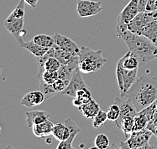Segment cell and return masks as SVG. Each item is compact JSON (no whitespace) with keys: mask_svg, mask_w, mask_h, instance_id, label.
Masks as SVG:
<instances>
[{"mask_svg":"<svg viewBox=\"0 0 157 149\" xmlns=\"http://www.w3.org/2000/svg\"><path fill=\"white\" fill-rule=\"evenodd\" d=\"M125 96L132 102L137 112L148 107L157 100V77L137 78Z\"/></svg>","mask_w":157,"mask_h":149,"instance_id":"cell-1","label":"cell"},{"mask_svg":"<svg viewBox=\"0 0 157 149\" xmlns=\"http://www.w3.org/2000/svg\"><path fill=\"white\" fill-rule=\"evenodd\" d=\"M117 36L125 42L129 51L139 59L141 64H146L157 58V46L145 35L134 33L127 29L117 32Z\"/></svg>","mask_w":157,"mask_h":149,"instance_id":"cell-2","label":"cell"},{"mask_svg":"<svg viewBox=\"0 0 157 149\" xmlns=\"http://www.w3.org/2000/svg\"><path fill=\"white\" fill-rule=\"evenodd\" d=\"M25 6L26 2L24 0H20L15 9L9 14V16L5 19L4 27L11 35L18 42L19 46L24 48L25 42L23 40V35L26 34L24 27V17H25Z\"/></svg>","mask_w":157,"mask_h":149,"instance_id":"cell-3","label":"cell"},{"mask_svg":"<svg viewBox=\"0 0 157 149\" xmlns=\"http://www.w3.org/2000/svg\"><path fill=\"white\" fill-rule=\"evenodd\" d=\"M107 59L102 56V50H93L87 46L80 47L79 69L82 73L96 72L104 66Z\"/></svg>","mask_w":157,"mask_h":149,"instance_id":"cell-4","label":"cell"},{"mask_svg":"<svg viewBox=\"0 0 157 149\" xmlns=\"http://www.w3.org/2000/svg\"><path fill=\"white\" fill-rule=\"evenodd\" d=\"M138 68L127 69L123 66V57L117 61L116 64V78L120 90V96H125L128 90L131 88L133 83L137 79Z\"/></svg>","mask_w":157,"mask_h":149,"instance_id":"cell-5","label":"cell"},{"mask_svg":"<svg viewBox=\"0 0 157 149\" xmlns=\"http://www.w3.org/2000/svg\"><path fill=\"white\" fill-rule=\"evenodd\" d=\"M153 133L147 128L141 129V130H135L128 136L126 141H121L119 145L120 148L123 149H148L153 148L149 141Z\"/></svg>","mask_w":157,"mask_h":149,"instance_id":"cell-6","label":"cell"},{"mask_svg":"<svg viewBox=\"0 0 157 149\" xmlns=\"http://www.w3.org/2000/svg\"><path fill=\"white\" fill-rule=\"evenodd\" d=\"M138 2L139 0H130L128 4L120 12L119 16L117 18V25H116L117 32H121L128 29L127 26L128 23L139 13Z\"/></svg>","mask_w":157,"mask_h":149,"instance_id":"cell-7","label":"cell"},{"mask_svg":"<svg viewBox=\"0 0 157 149\" xmlns=\"http://www.w3.org/2000/svg\"><path fill=\"white\" fill-rule=\"evenodd\" d=\"M156 18L157 11H153V12H147V11L140 12L128 23V29L134 33L141 34L143 30L146 28V26H148Z\"/></svg>","mask_w":157,"mask_h":149,"instance_id":"cell-8","label":"cell"},{"mask_svg":"<svg viewBox=\"0 0 157 149\" xmlns=\"http://www.w3.org/2000/svg\"><path fill=\"white\" fill-rule=\"evenodd\" d=\"M76 10L80 17L94 16L102 10V2L92 0H78Z\"/></svg>","mask_w":157,"mask_h":149,"instance_id":"cell-9","label":"cell"},{"mask_svg":"<svg viewBox=\"0 0 157 149\" xmlns=\"http://www.w3.org/2000/svg\"><path fill=\"white\" fill-rule=\"evenodd\" d=\"M81 73L82 72L80 71L79 68H77V69L74 71L73 75H72V77L69 81V84H68V86L66 87V89H65L61 94L68 95V96H70V97H75L76 93H77L80 89L87 88L86 83L83 80Z\"/></svg>","mask_w":157,"mask_h":149,"instance_id":"cell-10","label":"cell"},{"mask_svg":"<svg viewBox=\"0 0 157 149\" xmlns=\"http://www.w3.org/2000/svg\"><path fill=\"white\" fill-rule=\"evenodd\" d=\"M45 100H46V97H45V94L41 90L31 91V92L26 93L22 97V99L20 100V104L27 108H33L42 104Z\"/></svg>","mask_w":157,"mask_h":149,"instance_id":"cell-11","label":"cell"},{"mask_svg":"<svg viewBox=\"0 0 157 149\" xmlns=\"http://www.w3.org/2000/svg\"><path fill=\"white\" fill-rule=\"evenodd\" d=\"M53 37H54L55 44L58 47H60L61 49H63V50L67 51V52H70V53H73V54L79 55L80 48L78 47V45L76 44L72 39L68 38L67 36L62 35V34H59V33L54 34V36H53Z\"/></svg>","mask_w":157,"mask_h":149,"instance_id":"cell-12","label":"cell"},{"mask_svg":"<svg viewBox=\"0 0 157 149\" xmlns=\"http://www.w3.org/2000/svg\"><path fill=\"white\" fill-rule=\"evenodd\" d=\"M115 102L118 104L120 108V115L117 120H120L122 118L127 116H135L137 113L136 108L134 107L132 102L126 96H120L115 99ZM115 122V121H114Z\"/></svg>","mask_w":157,"mask_h":149,"instance_id":"cell-13","label":"cell"},{"mask_svg":"<svg viewBox=\"0 0 157 149\" xmlns=\"http://www.w3.org/2000/svg\"><path fill=\"white\" fill-rule=\"evenodd\" d=\"M64 123L66 124L70 129V136L67 140L60 141L56 148L57 149H73V145H72V143H73L74 138L80 132V128L72 119H66L64 121Z\"/></svg>","mask_w":157,"mask_h":149,"instance_id":"cell-14","label":"cell"},{"mask_svg":"<svg viewBox=\"0 0 157 149\" xmlns=\"http://www.w3.org/2000/svg\"><path fill=\"white\" fill-rule=\"evenodd\" d=\"M26 116V123L29 128H32L35 124H39L42 122L46 121L49 119L50 115L43 111V110H33V111H27L25 112Z\"/></svg>","mask_w":157,"mask_h":149,"instance_id":"cell-15","label":"cell"},{"mask_svg":"<svg viewBox=\"0 0 157 149\" xmlns=\"http://www.w3.org/2000/svg\"><path fill=\"white\" fill-rule=\"evenodd\" d=\"M53 127H54V123L50 120H46L42 123L35 124L31 128L33 131V134L39 138H43V137H47L49 135H52Z\"/></svg>","mask_w":157,"mask_h":149,"instance_id":"cell-16","label":"cell"},{"mask_svg":"<svg viewBox=\"0 0 157 149\" xmlns=\"http://www.w3.org/2000/svg\"><path fill=\"white\" fill-rule=\"evenodd\" d=\"M115 125L125 136H129L134 131V116H127L120 120H116Z\"/></svg>","mask_w":157,"mask_h":149,"instance_id":"cell-17","label":"cell"},{"mask_svg":"<svg viewBox=\"0 0 157 149\" xmlns=\"http://www.w3.org/2000/svg\"><path fill=\"white\" fill-rule=\"evenodd\" d=\"M78 110H80V111L82 112L84 117L93 118L99 111H100V106H99V104L94 99H91L90 101H88L85 104H83L81 107H79Z\"/></svg>","mask_w":157,"mask_h":149,"instance_id":"cell-18","label":"cell"},{"mask_svg":"<svg viewBox=\"0 0 157 149\" xmlns=\"http://www.w3.org/2000/svg\"><path fill=\"white\" fill-rule=\"evenodd\" d=\"M52 135L54 138L59 141H65L69 138L70 136V129L65 123H56L53 127Z\"/></svg>","mask_w":157,"mask_h":149,"instance_id":"cell-19","label":"cell"},{"mask_svg":"<svg viewBox=\"0 0 157 149\" xmlns=\"http://www.w3.org/2000/svg\"><path fill=\"white\" fill-rule=\"evenodd\" d=\"M39 68V72H38V79H39V83H46L52 85L57 79H58V72L57 71H49L45 70L44 68Z\"/></svg>","mask_w":157,"mask_h":149,"instance_id":"cell-20","label":"cell"},{"mask_svg":"<svg viewBox=\"0 0 157 149\" xmlns=\"http://www.w3.org/2000/svg\"><path fill=\"white\" fill-rule=\"evenodd\" d=\"M92 99L91 96V92L88 88H83L80 89L77 93H76V96L73 97V100H72V104H73L75 107H81L83 104H85L88 101H90Z\"/></svg>","mask_w":157,"mask_h":149,"instance_id":"cell-21","label":"cell"},{"mask_svg":"<svg viewBox=\"0 0 157 149\" xmlns=\"http://www.w3.org/2000/svg\"><path fill=\"white\" fill-rule=\"evenodd\" d=\"M24 48L26 50H28L30 53H32V54L35 57H37V58L38 57L44 56L47 53V51L49 50V48L43 47V46H41V45H38L33 40L29 41V42H25Z\"/></svg>","mask_w":157,"mask_h":149,"instance_id":"cell-22","label":"cell"},{"mask_svg":"<svg viewBox=\"0 0 157 149\" xmlns=\"http://www.w3.org/2000/svg\"><path fill=\"white\" fill-rule=\"evenodd\" d=\"M149 119L143 110L138 111L136 115L134 116V131L135 130H141L147 127Z\"/></svg>","mask_w":157,"mask_h":149,"instance_id":"cell-23","label":"cell"},{"mask_svg":"<svg viewBox=\"0 0 157 149\" xmlns=\"http://www.w3.org/2000/svg\"><path fill=\"white\" fill-rule=\"evenodd\" d=\"M36 44L41 45L43 47H47V48H51L53 45L55 44V40L54 37H52L50 35H47V34H37L33 37L32 39Z\"/></svg>","mask_w":157,"mask_h":149,"instance_id":"cell-24","label":"cell"},{"mask_svg":"<svg viewBox=\"0 0 157 149\" xmlns=\"http://www.w3.org/2000/svg\"><path fill=\"white\" fill-rule=\"evenodd\" d=\"M140 61L137 57L128 51L126 54L123 56V66L127 69H135V68H138L140 65Z\"/></svg>","mask_w":157,"mask_h":149,"instance_id":"cell-25","label":"cell"},{"mask_svg":"<svg viewBox=\"0 0 157 149\" xmlns=\"http://www.w3.org/2000/svg\"><path fill=\"white\" fill-rule=\"evenodd\" d=\"M110 141L108 136L103 134V133H100L98 134L94 139V146L97 149H106L109 147Z\"/></svg>","mask_w":157,"mask_h":149,"instance_id":"cell-26","label":"cell"},{"mask_svg":"<svg viewBox=\"0 0 157 149\" xmlns=\"http://www.w3.org/2000/svg\"><path fill=\"white\" fill-rule=\"evenodd\" d=\"M108 119V116H107V112L103 111L102 109H100V111H99L96 115H95L93 118H92V125L94 128H99L101 127L106 122V120Z\"/></svg>","mask_w":157,"mask_h":149,"instance_id":"cell-27","label":"cell"},{"mask_svg":"<svg viewBox=\"0 0 157 149\" xmlns=\"http://www.w3.org/2000/svg\"><path fill=\"white\" fill-rule=\"evenodd\" d=\"M120 115V108L116 102H114L112 105L109 106L108 110H107V116L108 119L111 121H116L118 117Z\"/></svg>","mask_w":157,"mask_h":149,"instance_id":"cell-28","label":"cell"},{"mask_svg":"<svg viewBox=\"0 0 157 149\" xmlns=\"http://www.w3.org/2000/svg\"><path fill=\"white\" fill-rule=\"evenodd\" d=\"M68 84H69V81L58 78L54 83L52 84V87H53V89H54V91L56 93H62L63 91L66 89Z\"/></svg>","mask_w":157,"mask_h":149,"instance_id":"cell-29","label":"cell"},{"mask_svg":"<svg viewBox=\"0 0 157 149\" xmlns=\"http://www.w3.org/2000/svg\"><path fill=\"white\" fill-rule=\"evenodd\" d=\"M146 128L149 129V130L153 133V135H155L157 137V116L153 118L151 121L148 122V125Z\"/></svg>","mask_w":157,"mask_h":149,"instance_id":"cell-30","label":"cell"},{"mask_svg":"<svg viewBox=\"0 0 157 149\" xmlns=\"http://www.w3.org/2000/svg\"><path fill=\"white\" fill-rule=\"evenodd\" d=\"M146 11L147 12L157 11V0H148L146 5Z\"/></svg>","mask_w":157,"mask_h":149,"instance_id":"cell-31","label":"cell"},{"mask_svg":"<svg viewBox=\"0 0 157 149\" xmlns=\"http://www.w3.org/2000/svg\"><path fill=\"white\" fill-rule=\"evenodd\" d=\"M26 2V4H28L30 7H32V8H36L37 6V3L39 0H24Z\"/></svg>","mask_w":157,"mask_h":149,"instance_id":"cell-32","label":"cell"},{"mask_svg":"<svg viewBox=\"0 0 157 149\" xmlns=\"http://www.w3.org/2000/svg\"><path fill=\"white\" fill-rule=\"evenodd\" d=\"M1 131H2V129H1V126H0V134H1Z\"/></svg>","mask_w":157,"mask_h":149,"instance_id":"cell-33","label":"cell"}]
</instances>
